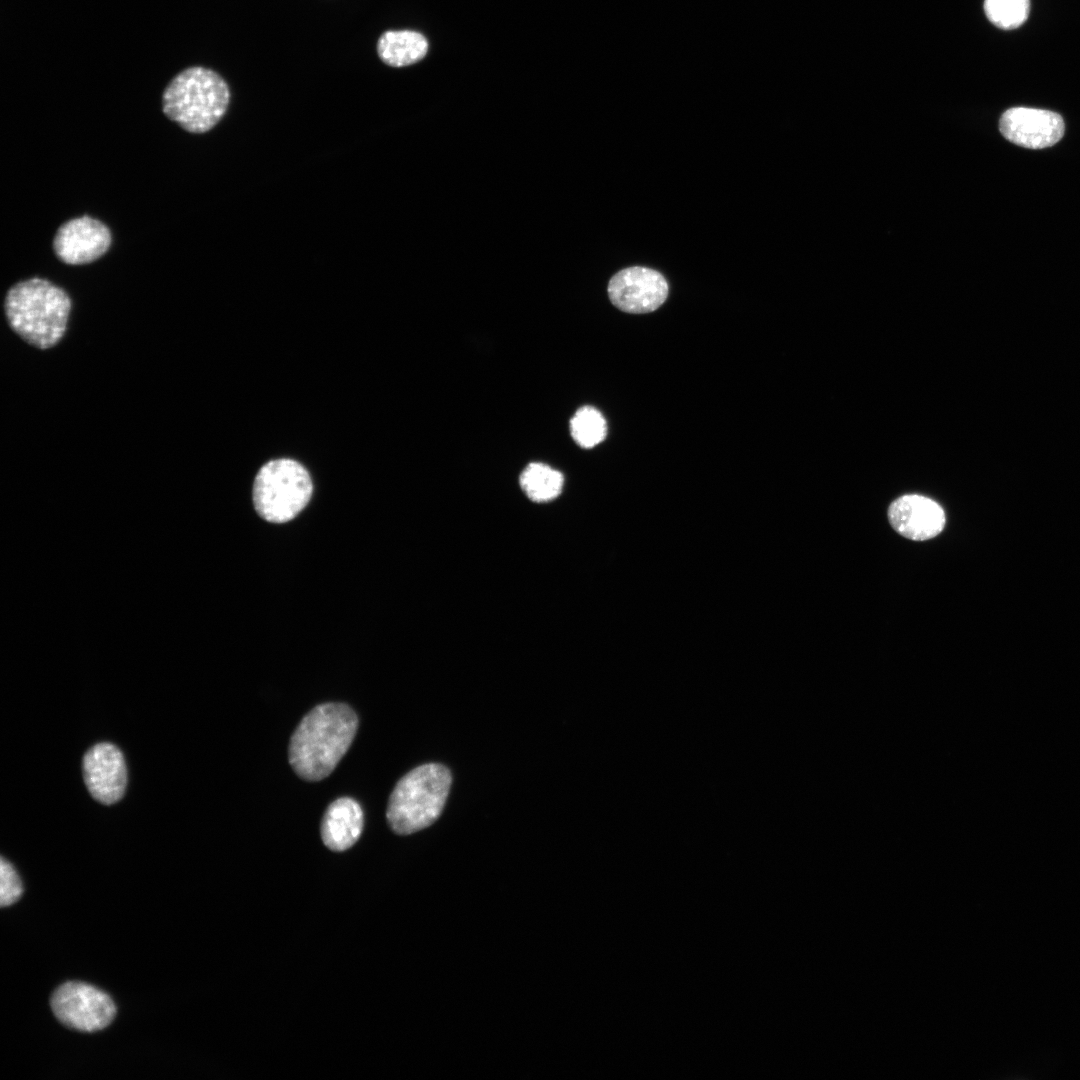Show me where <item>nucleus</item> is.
<instances>
[{
    "mask_svg": "<svg viewBox=\"0 0 1080 1080\" xmlns=\"http://www.w3.org/2000/svg\"><path fill=\"white\" fill-rule=\"evenodd\" d=\"M358 717L344 703L315 706L294 730L288 747L289 763L303 780L316 782L329 776L351 746Z\"/></svg>",
    "mask_w": 1080,
    "mask_h": 1080,
    "instance_id": "f257e3e1",
    "label": "nucleus"
},
{
    "mask_svg": "<svg viewBox=\"0 0 1080 1080\" xmlns=\"http://www.w3.org/2000/svg\"><path fill=\"white\" fill-rule=\"evenodd\" d=\"M7 322L23 340L39 349L55 346L63 337L71 299L60 287L42 278L13 285L4 301Z\"/></svg>",
    "mask_w": 1080,
    "mask_h": 1080,
    "instance_id": "f03ea898",
    "label": "nucleus"
},
{
    "mask_svg": "<svg viewBox=\"0 0 1080 1080\" xmlns=\"http://www.w3.org/2000/svg\"><path fill=\"white\" fill-rule=\"evenodd\" d=\"M230 101L225 80L215 71L194 66L177 74L162 95V110L191 133H205L224 116Z\"/></svg>",
    "mask_w": 1080,
    "mask_h": 1080,
    "instance_id": "7ed1b4c3",
    "label": "nucleus"
},
{
    "mask_svg": "<svg viewBox=\"0 0 1080 1080\" xmlns=\"http://www.w3.org/2000/svg\"><path fill=\"white\" fill-rule=\"evenodd\" d=\"M452 783L450 770L439 763L420 765L392 790L386 810L390 828L408 835L433 824L442 813Z\"/></svg>",
    "mask_w": 1080,
    "mask_h": 1080,
    "instance_id": "20e7f679",
    "label": "nucleus"
},
{
    "mask_svg": "<svg viewBox=\"0 0 1080 1080\" xmlns=\"http://www.w3.org/2000/svg\"><path fill=\"white\" fill-rule=\"evenodd\" d=\"M313 492L311 477L299 462L280 458L267 462L253 484V504L261 518L285 523L308 504Z\"/></svg>",
    "mask_w": 1080,
    "mask_h": 1080,
    "instance_id": "39448f33",
    "label": "nucleus"
},
{
    "mask_svg": "<svg viewBox=\"0 0 1080 1080\" xmlns=\"http://www.w3.org/2000/svg\"><path fill=\"white\" fill-rule=\"evenodd\" d=\"M50 1005L63 1025L81 1032L102 1030L116 1016V1006L111 997L82 982H67L59 986L51 997Z\"/></svg>",
    "mask_w": 1080,
    "mask_h": 1080,
    "instance_id": "423d86ee",
    "label": "nucleus"
},
{
    "mask_svg": "<svg viewBox=\"0 0 1080 1080\" xmlns=\"http://www.w3.org/2000/svg\"><path fill=\"white\" fill-rule=\"evenodd\" d=\"M608 295L612 304L624 312L647 313L664 303L668 284L658 271L633 266L617 272L610 279Z\"/></svg>",
    "mask_w": 1080,
    "mask_h": 1080,
    "instance_id": "0eeeda50",
    "label": "nucleus"
},
{
    "mask_svg": "<svg viewBox=\"0 0 1080 1080\" xmlns=\"http://www.w3.org/2000/svg\"><path fill=\"white\" fill-rule=\"evenodd\" d=\"M111 242V232L103 222L83 216L70 219L58 228L53 249L62 262L79 265L99 259Z\"/></svg>",
    "mask_w": 1080,
    "mask_h": 1080,
    "instance_id": "6e6552de",
    "label": "nucleus"
},
{
    "mask_svg": "<svg viewBox=\"0 0 1080 1080\" xmlns=\"http://www.w3.org/2000/svg\"><path fill=\"white\" fill-rule=\"evenodd\" d=\"M999 129L1007 140L1016 145L1042 149L1062 138L1064 122L1059 114L1052 111L1014 107L1002 114Z\"/></svg>",
    "mask_w": 1080,
    "mask_h": 1080,
    "instance_id": "1a4fd4ad",
    "label": "nucleus"
},
{
    "mask_svg": "<svg viewBox=\"0 0 1080 1080\" xmlns=\"http://www.w3.org/2000/svg\"><path fill=\"white\" fill-rule=\"evenodd\" d=\"M83 774L90 794L103 804H113L123 796L127 770L122 752L112 743H98L83 758Z\"/></svg>",
    "mask_w": 1080,
    "mask_h": 1080,
    "instance_id": "9d476101",
    "label": "nucleus"
},
{
    "mask_svg": "<svg viewBox=\"0 0 1080 1080\" xmlns=\"http://www.w3.org/2000/svg\"><path fill=\"white\" fill-rule=\"evenodd\" d=\"M893 529L914 541H924L940 534L945 526L942 507L930 498L908 494L897 498L888 509Z\"/></svg>",
    "mask_w": 1080,
    "mask_h": 1080,
    "instance_id": "9b49d317",
    "label": "nucleus"
},
{
    "mask_svg": "<svg viewBox=\"0 0 1080 1080\" xmlns=\"http://www.w3.org/2000/svg\"><path fill=\"white\" fill-rule=\"evenodd\" d=\"M364 814L360 804L350 798L334 800L324 812L320 833L323 843L335 852L352 847L361 836Z\"/></svg>",
    "mask_w": 1080,
    "mask_h": 1080,
    "instance_id": "f8f14e48",
    "label": "nucleus"
},
{
    "mask_svg": "<svg viewBox=\"0 0 1080 1080\" xmlns=\"http://www.w3.org/2000/svg\"><path fill=\"white\" fill-rule=\"evenodd\" d=\"M376 49L384 64L403 67L422 60L428 51V42L416 31L388 30L378 38Z\"/></svg>",
    "mask_w": 1080,
    "mask_h": 1080,
    "instance_id": "ddd939ff",
    "label": "nucleus"
},
{
    "mask_svg": "<svg viewBox=\"0 0 1080 1080\" xmlns=\"http://www.w3.org/2000/svg\"><path fill=\"white\" fill-rule=\"evenodd\" d=\"M519 482L529 499L541 503L551 501L561 493L564 478L548 465L530 463L522 471Z\"/></svg>",
    "mask_w": 1080,
    "mask_h": 1080,
    "instance_id": "4468645a",
    "label": "nucleus"
},
{
    "mask_svg": "<svg viewBox=\"0 0 1080 1080\" xmlns=\"http://www.w3.org/2000/svg\"><path fill=\"white\" fill-rule=\"evenodd\" d=\"M570 432L580 447L592 448L605 439L606 420L596 408L584 406L578 409L571 418Z\"/></svg>",
    "mask_w": 1080,
    "mask_h": 1080,
    "instance_id": "2eb2a0df",
    "label": "nucleus"
},
{
    "mask_svg": "<svg viewBox=\"0 0 1080 1080\" xmlns=\"http://www.w3.org/2000/svg\"><path fill=\"white\" fill-rule=\"evenodd\" d=\"M984 11L995 26L1011 30L1022 25L1028 18L1030 0H985Z\"/></svg>",
    "mask_w": 1080,
    "mask_h": 1080,
    "instance_id": "dca6fc26",
    "label": "nucleus"
},
{
    "mask_svg": "<svg viewBox=\"0 0 1080 1080\" xmlns=\"http://www.w3.org/2000/svg\"><path fill=\"white\" fill-rule=\"evenodd\" d=\"M23 893V886L19 875L14 867L1 857L0 861V905L9 906L15 903Z\"/></svg>",
    "mask_w": 1080,
    "mask_h": 1080,
    "instance_id": "f3484780",
    "label": "nucleus"
}]
</instances>
